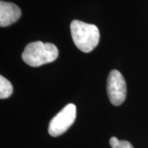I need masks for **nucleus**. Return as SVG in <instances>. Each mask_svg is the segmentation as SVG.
I'll return each instance as SVG.
<instances>
[{"mask_svg":"<svg viewBox=\"0 0 148 148\" xmlns=\"http://www.w3.org/2000/svg\"><path fill=\"white\" fill-rule=\"evenodd\" d=\"M77 117V108L73 104H69L51 119L49 124V133L52 137H58L66 132Z\"/></svg>","mask_w":148,"mask_h":148,"instance_id":"obj_3","label":"nucleus"},{"mask_svg":"<svg viewBox=\"0 0 148 148\" xmlns=\"http://www.w3.org/2000/svg\"><path fill=\"white\" fill-rule=\"evenodd\" d=\"M21 16V9L14 3L0 2V27H6L15 23Z\"/></svg>","mask_w":148,"mask_h":148,"instance_id":"obj_5","label":"nucleus"},{"mask_svg":"<svg viewBox=\"0 0 148 148\" xmlns=\"http://www.w3.org/2000/svg\"><path fill=\"white\" fill-rule=\"evenodd\" d=\"M112 148H133L132 145L127 141H120L115 137H113L110 140Z\"/></svg>","mask_w":148,"mask_h":148,"instance_id":"obj_7","label":"nucleus"},{"mask_svg":"<svg viewBox=\"0 0 148 148\" xmlns=\"http://www.w3.org/2000/svg\"><path fill=\"white\" fill-rule=\"evenodd\" d=\"M12 93V86L11 82L3 76L0 77V98L6 99Z\"/></svg>","mask_w":148,"mask_h":148,"instance_id":"obj_6","label":"nucleus"},{"mask_svg":"<svg viewBox=\"0 0 148 148\" xmlns=\"http://www.w3.org/2000/svg\"><path fill=\"white\" fill-rule=\"evenodd\" d=\"M58 56V48L53 44L42 41L28 44L21 54L23 61L31 67H40L52 63Z\"/></svg>","mask_w":148,"mask_h":148,"instance_id":"obj_2","label":"nucleus"},{"mask_svg":"<svg viewBox=\"0 0 148 148\" xmlns=\"http://www.w3.org/2000/svg\"><path fill=\"white\" fill-rule=\"evenodd\" d=\"M70 29L74 44L81 51L90 53L99 44L100 31L95 25L74 20Z\"/></svg>","mask_w":148,"mask_h":148,"instance_id":"obj_1","label":"nucleus"},{"mask_svg":"<svg viewBox=\"0 0 148 148\" xmlns=\"http://www.w3.org/2000/svg\"><path fill=\"white\" fill-rule=\"evenodd\" d=\"M107 92L111 104L118 106L123 104L127 95V85L123 76L118 70H112L107 80Z\"/></svg>","mask_w":148,"mask_h":148,"instance_id":"obj_4","label":"nucleus"}]
</instances>
